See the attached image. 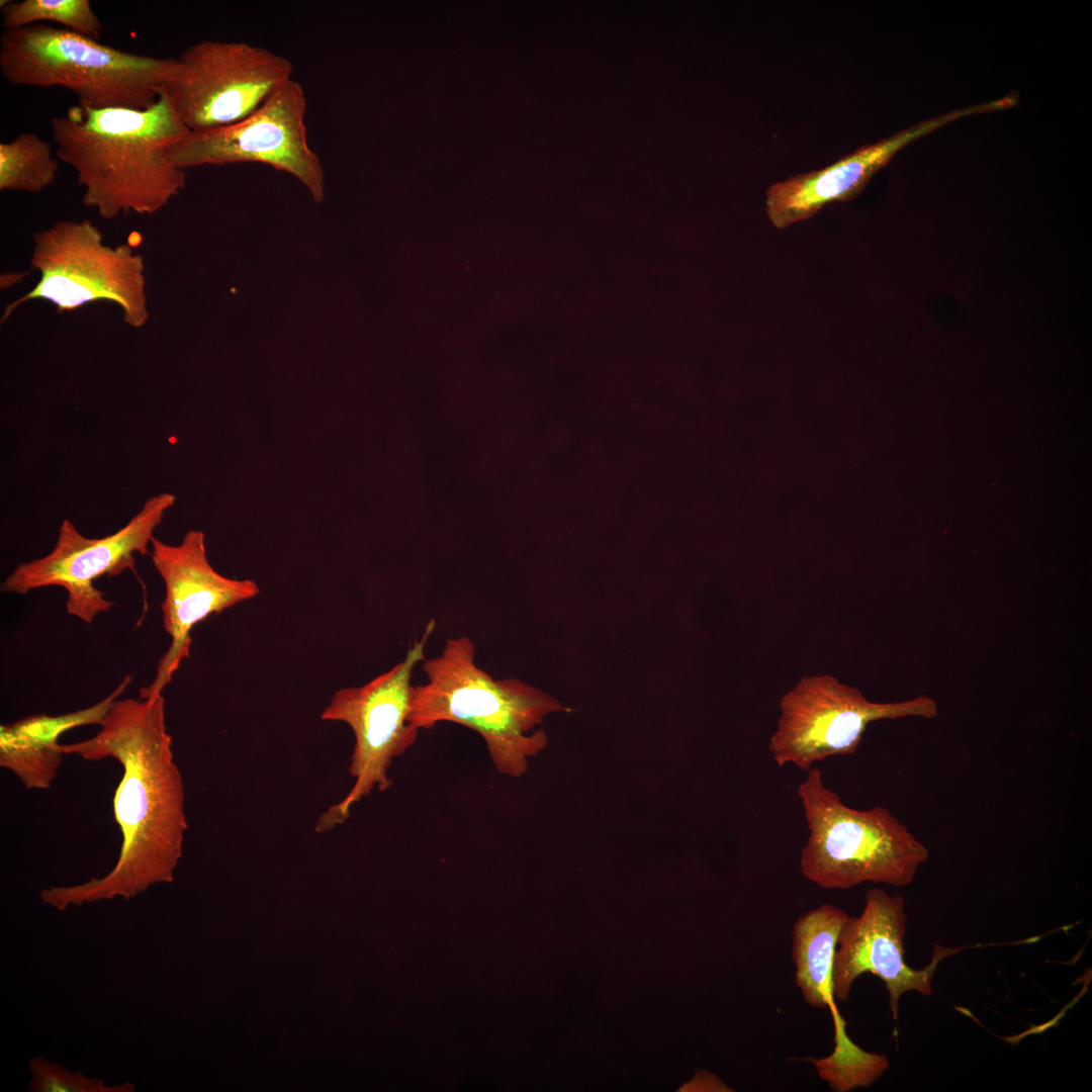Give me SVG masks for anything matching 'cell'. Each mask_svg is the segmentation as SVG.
<instances>
[{
	"label": "cell",
	"instance_id": "7c38bea8",
	"mask_svg": "<svg viewBox=\"0 0 1092 1092\" xmlns=\"http://www.w3.org/2000/svg\"><path fill=\"white\" fill-rule=\"evenodd\" d=\"M149 555L165 584L161 609L171 643L153 681L140 690L141 699L162 695L181 662L190 655L195 625L260 592L255 581L230 578L212 567L201 531L190 530L178 545L154 537Z\"/></svg>",
	"mask_w": 1092,
	"mask_h": 1092
},
{
	"label": "cell",
	"instance_id": "ac0fdd59",
	"mask_svg": "<svg viewBox=\"0 0 1092 1092\" xmlns=\"http://www.w3.org/2000/svg\"><path fill=\"white\" fill-rule=\"evenodd\" d=\"M4 30L44 21L98 40L103 26L88 0L1 1Z\"/></svg>",
	"mask_w": 1092,
	"mask_h": 1092
},
{
	"label": "cell",
	"instance_id": "5b68a950",
	"mask_svg": "<svg viewBox=\"0 0 1092 1092\" xmlns=\"http://www.w3.org/2000/svg\"><path fill=\"white\" fill-rule=\"evenodd\" d=\"M809 830L800 871L816 886L850 889L863 883L910 885L928 848L883 806L857 810L845 805L812 767L798 786Z\"/></svg>",
	"mask_w": 1092,
	"mask_h": 1092
},
{
	"label": "cell",
	"instance_id": "ba28073f",
	"mask_svg": "<svg viewBox=\"0 0 1092 1092\" xmlns=\"http://www.w3.org/2000/svg\"><path fill=\"white\" fill-rule=\"evenodd\" d=\"M291 62L243 41L203 40L175 59L161 93L190 131L233 124L291 79Z\"/></svg>",
	"mask_w": 1092,
	"mask_h": 1092
},
{
	"label": "cell",
	"instance_id": "9c48e42d",
	"mask_svg": "<svg viewBox=\"0 0 1092 1092\" xmlns=\"http://www.w3.org/2000/svg\"><path fill=\"white\" fill-rule=\"evenodd\" d=\"M779 706L768 750L779 766L791 763L806 771L831 756L854 754L874 721L937 715L936 703L929 697L876 703L829 674L802 677Z\"/></svg>",
	"mask_w": 1092,
	"mask_h": 1092
},
{
	"label": "cell",
	"instance_id": "5bb4252c",
	"mask_svg": "<svg viewBox=\"0 0 1092 1092\" xmlns=\"http://www.w3.org/2000/svg\"><path fill=\"white\" fill-rule=\"evenodd\" d=\"M1001 109L998 99L956 109L864 145L823 169L777 182L766 191L767 216L776 228L786 229L813 217L828 203L852 200L909 144L963 117Z\"/></svg>",
	"mask_w": 1092,
	"mask_h": 1092
},
{
	"label": "cell",
	"instance_id": "ffe728a7",
	"mask_svg": "<svg viewBox=\"0 0 1092 1092\" xmlns=\"http://www.w3.org/2000/svg\"><path fill=\"white\" fill-rule=\"evenodd\" d=\"M31 1073L29 1090L31 1092H133L131 1082L107 1086L99 1078H88L80 1071L69 1069L49 1062L42 1057H34L28 1063Z\"/></svg>",
	"mask_w": 1092,
	"mask_h": 1092
},
{
	"label": "cell",
	"instance_id": "4fadbf2b",
	"mask_svg": "<svg viewBox=\"0 0 1092 1092\" xmlns=\"http://www.w3.org/2000/svg\"><path fill=\"white\" fill-rule=\"evenodd\" d=\"M906 921L902 896L890 895L878 887L867 891L860 915L848 916L839 933L832 967L835 1000H847L853 982L864 973L884 982L894 1020L903 994L931 995L938 964L959 948L935 944L927 966L921 969L908 966L904 960Z\"/></svg>",
	"mask_w": 1092,
	"mask_h": 1092
},
{
	"label": "cell",
	"instance_id": "277c9868",
	"mask_svg": "<svg viewBox=\"0 0 1092 1092\" xmlns=\"http://www.w3.org/2000/svg\"><path fill=\"white\" fill-rule=\"evenodd\" d=\"M175 59L140 55L44 23L6 29L0 72L15 86L64 87L79 105L146 109L160 97Z\"/></svg>",
	"mask_w": 1092,
	"mask_h": 1092
},
{
	"label": "cell",
	"instance_id": "52a82bcc",
	"mask_svg": "<svg viewBox=\"0 0 1092 1092\" xmlns=\"http://www.w3.org/2000/svg\"><path fill=\"white\" fill-rule=\"evenodd\" d=\"M431 620L420 640L408 648L403 660L361 687L343 688L335 693L321 714L324 721L346 723L355 744L349 764L354 784L348 794L324 812L315 831L327 832L343 824L351 807L373 790L386 791L391 785L389 767L396 757L414 745L419 729L408 721L412 676L425 660V646L435 628Z\"/></svg>",
	"mask_w": 1092,
	"mask_h": 1092
},
{
	"label": "cell",
	"instance_id": "8992f818",
	"mask_svg": "<svg viewBox=\"0 0 1092 1092\" xmlns=\"http://www.w3.org/2000/svg\"><path fill=\"white\" fill-rule=\"evenodd\" d=\"M29 263L39 280L5 307L2 323L33 299L54 303L60 313L107 300L119 306L131 328L140 329L149 320L143 256L127 244H104L101 231L89 219L61 220L35 233Z\"/></svg>",
	"mask_w": 1092,
	"mask_h": 1092
},
{
	"label": "cell",
	"instance_id": "6da1fadb",
	"mask_svg": "<svg viewBox=\"0 0 1092 1092\" xmlns=\"http://www.w3.org/2000/svg\"><path fill=\"white\" fill-rule=\"evenodd\" d=\"M99 726L94 736L61 744L60 749L86 760L111 757L121 764L113 796L122 837L119 855L100 879L41 890V902L59 911L115 897L129 900L153 885L170 883L183 852L185 791L167 732L163 696L118 698Z\"/></svg>",
	"mask_w": 1092,
	"mask_h": 1092
},
{
	"label": "cell",
	"instance_id": "30bf717a",
	"mask_svg": "<svg viewBox=\"0 0 1092 1092\" xmlns=\"http://www.w3.org/2000/svg\"><path fill=\"white\" fill-rule=\"evenodd\" d=\"M175 495L161 492L147 499L129 522L102 538L83 536L65 519L57 543L43 557L18 564L1 583L3 593L26 595L44 586H61L67 593L68 614L90 624L113 603L94 586L103 576H117L125 570L136 574L135 555L150 554L155 529L174 505Z\"/></svg>",
	"mask_w": 1092,
	"mask_h": 1092
},
{
	"label": "cell",
	"instance_id": "8fae6325",
	"mask_svg": "<svg viewBox=\"0 0 1092 1092\" xmlns=\"http://www.w3.org/2000/svg\"><path fill=\"white\" fill-rule=\"evenodd\" d=\"M305 113L304 90L289 79L247 117L213 129L189 131L168 148L167 156L184 170L266 164L298 179L318 203L325 198V172L321 158L308 145Z\"/></svg>",
	"mask_w": 1092,
	"mask_h": 1092
},
{
	"label": "cell",
	"instance_id": "2e32d148",
	"mask_svg": "<svg viewBox=\"0 0 1092 1092\" xmlns=\"http://www.w3.org/2000/svg\"><path fill=\"white\" fill-rule=\"evenodd\" d=\"M847 918L844 910L825 903L800 916L792 930L795 983L809 1006L829 1009L834 1037L846 1033V1022L837 1010L832 992V967L839 933Z\"/></svg>",
	"mask_w": 1092,
	"mask_h": 1092
},
{
	"label": "cell",
	"instance_id": "e0dca14e",
	"mask_svg": "<svg viewBox=\"0 0 1092 1092\" xmlns=\"http://www.w3.org/2000/svg\"><path fill=\"white\" fill-rule=\"evenodd\" d=\"M57 171L50 144L34 132L0 144L1 190L39 193L54 183Z\"/></svg>",
	"mask_w": 1092,
	"mask_h": 1092
},
{
	"label": "cell",
	"instance_id": "3957f363",
	"mask_svg": "<svg viewBox=\"0 0 1092 1092\" xmlns=\"http://www.w3.org/2000/svg\"><path fill=\"white\" fill-rule=\"evenodd\" d=\"M425 685L413 686L408 721L432 729L441 722L463 725L484 740L503 775L519 778L530 757L547 744L543 730L530 733L550 713L565 710L552 696L517 678L496 679L475 663V646L461 636L423 661Z\"/></svg>",
	"mask_w": 1092,
	"mask_h": 1092
},
{
	"label": "cell",
	"instance_id": "d6986e66",
	"mask_svg": "<svg viewBox=\"0 0 1092 1092\" xmlns=\"http://www.w3.org/2000/svg\"><path fill=\"white\" fill-rule=\"evenodd\" d=\"M806 1060L814 1066L818 1076L833 1092L868 1088L890 1067L886 1056L867 1052L856 1043L844 1050H833L824 1058Z\"/></svg>",
	"mask_w": 1092,
	"mask_h": 1092
},
{
	"label": "cell",
	"instance_id": "9a60e30c",
	"mask_svg": "<svg viewBox=\"0 0 1092 1092\" xmlns=\"http://www.w3.org/2000/svg\"><path fill=\"white\" fill-rule=\"evenodd\" d=\"M131 681L129 675L100 702L61 715L33 714L0 726V765L9 769L28 790L49 789L60 768L59 738L67 731L100 725L111 704Z\"/></svg>",
	"mask_w": 1092,
	"mask_h": 1092
},
{
	"label": "cell",
	"instance_id": "7a4b0ae2",
	"mask_svg": "<svg viewBox=\"0 0 1092 1092\" xmlns=\"http://www.w3.org/2000/svg\"><path fill=\"white\" fill-rule=\"evenodd\" d=\"M58 160L83 187V203L106 219L153 215L177 196L186 172L167 156L190 130L167 97L146 109L69 107L51 119Z\"/></svg>",
	"mask_w": 1092,
	"mask_h": 1092
}]
</instances>
